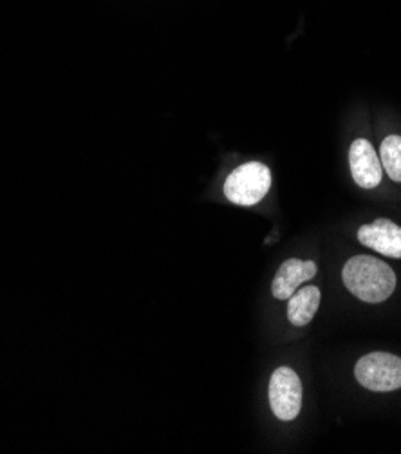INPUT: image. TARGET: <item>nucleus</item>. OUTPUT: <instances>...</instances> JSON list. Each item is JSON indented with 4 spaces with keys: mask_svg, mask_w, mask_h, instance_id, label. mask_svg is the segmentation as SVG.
Returning <instances> with one entry per match:
<instances>
[{
    "mask_svg": "<svg viewBox=\"0 0 401 454\" xmlns=\"http://www.w3.org/2000/svg\"><path fill=\"white\" fill-rule=\"evenodd\" d=\"M347 290L364 302H383L396 288L394 270L371 255H356L349 259L342 271Z\"/></svg>",
    "mask_w": 401,
    "mask_h": 454,
    "instance_id": "1",
    "label": "nucleus"
},
{
    "mask_svg": "<svg viewBox=\"0 0 401 454\" xmlns=\"http://www.w3.org/2000/svg\"><path fill=\"white\" fill-rule=\"evenodd\" d=\"M272 187V170L264 163L250 161L237 167L225 181V196L239 207H253Z\"/></svg>",
    "mask_w": 401,
    "mask_h": 454,
    "instance_id": "2",
    "label": "nucleus"
},
{
    "mask_svg": "<svg viewBox=\"0 0 401 454\" xmlns=\"http://www.w3.org/2000/svg\"><path fill=\"white\" fill-rule=\"evenodd\" d=\"M354 377L371 391H396L401 387V358L385 351L369 353L359 360Z\"/></svg>",
    "mask_w": 401,
    "mask_h": 454,
    "instance_id": "3",
    "label": "nucleus"
},
{
    "mask_svg": "<svg viewBox=\"0 0 401 454\" xmlns=\"http://www.w3.org/2000/svg\"><path fill=\"white\" fill-rule=\"evenodd\" d=\"M270 405L275 417L282 422H291L298 417L302 407V382L291 368L282 366L272 375Z\"/></svg>",
    "mask_w": 401,
    "mask_h": 454,
    "instance_id": "4",
    "label": "nucleus"
},
{
    "mask_svg": "<svg viewBox=\"0 0 401 454\" xmlns=\"http://www.w3.org/2000/svg\"><path fill=\"white\" fill-rule=\"evenodd\" d=\"M349 165L352 179L362 189H376L382 184L383 167L371 142L359 138L354 140L349 151Z\"/></svg>",
    "mask_w": 401,
    "mask_h": 454,
    "instance_id": "5",
    "label": "nucleus"
},
{
    "mask_svg": "<svg viewBox=\"0 0 401 454\" xmlns=\"http://www.w3.org/2000/svg\"><path fill=\"white\" fill-rule=\"evenodd\" d=\"M359 239L367 248H373L387 257L401 259V226L390 219H374L360 226Z\"/></svg>",
    "mask_w": 401,
    "mask_h": 454,
    "instance_id": "6",
    "label": "nucleus"
},
{
    "mask_svg": "<svg viewBox=\"0 0 401 454\" xmlns=\"http://www.w3.org/2000/svg\"><path fill=\"white\" fill-rule=\"evenodd\" d=\"M317 262L302 261V259H288L279 268L277 276L272 283V292L275 299L288 301L304 283L317 276Z\"/></svg>",
    "mask_w": 401,
    "mask_h": 454,
    "instance_id": "7",
    "label": "nucleus"
},
{
    "mask_svg": "<svg viewBox=\"0 0 401 454\" xmlns=\"http://www.w3.org/2000/svg\"><path fill=\"white\" fill-rule=\"evenodd\" d=\"M320 306V290L317 286H305L297 290L288 299V319L293 326H307L317 315Z\"/></svg>",
    "mask_w": 401,
    "mask_h": 454,
    "instance_id": "8",
    "label": "nucleus"
},
{
    "mask_svg": "<svg viewBox=\"0 0 401 454\" xmlns=\"http://www.w3.org/2000/svg\"><path fill=\"white\" fill-rule=\"evenodd\" d=\"M380 161L389 177L401 184V136H387L380 149Z\"/></svg>",
    "mask_w": 401,
    "mask_h": 454,
    "instance_id": "9",
    "label": "nucleus"
}]
</instances>
